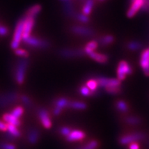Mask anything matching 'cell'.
<instances>
[{
	"mask_svg": "<svg viewBox=\"0 0 149 149\" xmlns=\"http://www.w3.org/2000/svg\"><path fill=\"white\" fill-rule=\"evenodd\" d=\"M21 100H22L23 103H24L25 105L28 106V107H30V106L32 105V102H31L30 98L27 96H26V95H22V96H21Z\"/></svg>",
	"mask_w": 149,
	"mask_h": 149,
	"instance_id": "obj_37",
	"label": "cell"
},
{
	"mask_svg": "<svg viewBox=\"0 0 149 149\" xmlns=\"http://www.w3.org/2000/svg\"><path fill=\"white\" fill-rule=\"evenodd\" d=\"M15 54L18 56L23 57V58H26V57L28 56V53L26 52L25 50L21 49H15Z\"/></svg>",
	"mask_w": 149,
	"mask_h": 149,
	"instance_id": "obj_35",
	"label": "cell"
},
{
	"mask_svg": "<svg viewBox=\"0 0 149 149\" xmlns=\"http://www.w3.org/2000/svg\"><path fill=\"white\" fill-rule=\"evenodd\" d=\"M113 41V37L112 36H105L104 37H102L100 40V42L102 45H107L109 44L112 43Z\"/></svg>",
	"mask_w": 149,
	"mask_h": 149,
	"instance_id": "obj_30",
	"label": "cell"
},
{
	"mask_svg": "<svg viewBox=\"0 0 149 149\" xmlns=\"http://www.w3.org/2000/svg\"><path fill=\"white\" fill-rule=\"evenodd\" d=\"M69 107L76 110H84L86 108V104L80 102H71L69 104Z\"/></svg>",
	"mask_w": 149,
	"mask_h": 149,
	"instance_id": "obj_23",
	"label": "cell"
},
{
	"mask_svg": "<svg viewBox=\"0 0 149 149\" xmlns=\"http://www.w3.org/2000/svg\"><path fill=\"white\" fill-rule=\"evenodd\" d=\"M64 1H66V0H64Z\"/></svg>",
	"mask_w": 149,
	"mask_h": 149,
	"instance_id": "obj_43",
	"label": "cell"
},
{
	"mask_svg": "<svg viewBox=\"0 0 149 149\" xmlns=\"http://www.w3.org/2000/svg\"><path fill=\"white\" fill-rule=\"evenodd\" d=\"M0 131H2V132L8 131V123L0 120Z\"/></svg>",
	"mask_w": 149,
	"mask_h": 149,
	"instance_id": "obj_39",
	"label": "cell"
},
{
	"mask_svg": "<svg viewBox=\"0 0 149 149\" xmlns=\"http://www.w3.org/2000/svg\"><path fill=\"white\" fill-rule=\"evenodd\" d=\"M41 11V6L40 5H35V6L30 7L27 11H26V16H30V17H35Z\"/></svg>",
	"mask_w": 149,
	"mask_h": 149,
	"instance_id": "obj_18",
	"label": "cell"
},
{
	"mask_svg": "<svg viewBox=\"0 0 149 149\" xmlns=\"http://www.w3.org/2000/svg\"><path fill=\"white\" fill-rule=\"evenodd\" d=\"M39 136H40V132L37 130L33 129L32 130H30V133L28 135L29 142L31 144L36 143L38 139H39Z\"/></svg>",
	"mask_w": 149,
	"mask_h": 149,
	"instance_id": "obj_19",
	"label": "cell"
},
{
	"mask_svg": "<svg viewBox=\"0 0 149 149\" xmlns=\"http://www.w3.org/2000/svg\"><path fill=\"white\" fill-rule=\"evenodd\" d=\"M85 51L81 49H63L60 50L59 54L64 58H75L80 57L84 55Z\"/></svg>",
	"mask_w": 149,
	"mask_h": 149,
	"instance_id": "obj_8",
	"label": "cell"
},
{
	"mask_svg": "<svg viewBox=\"0 0 149 149\" xmlns=\"http://www.w3.org/2000/svg\"><path fill=\"white\" fill-rule=\"evenodd\" d=\"M39 117L40 118L42 123L45 129H49L52 127V121L47 111L45 109H41L39 111Z\"/></svg>",
	"mask_w": 149,
	"mask_h": 149,
	"instance_id": "obj_12",
	"label": "cell"
},
{
	"mask_svg": "<svg viewBox=\"0 0 149 149\" xmlns=\"http://www.w3.org/2000/svg\"><path fill=\"white\" fill-rule=\"evenodd\" d=\"M1 148L2 149H16L14 145H11V144H3L1 146Z\"/></svg>",
	"mask_w": 149,
	"mask_h": 149,
	"instance_id": "obj_40",
	"label": "cell"
},
{
	"mask_svg": "<svg viewBox=\"0 0 149 149\" xmlns=\"http://www.w3.org/2000/svg\"><path fill=\"white\" fill-rule=\"evenodd\" d=\"M98 86L103 88H110V87H120L121 85L120 80L117 79H110L101 77L97 78Z\"/></svg>",
	"mask_w": 149,
	"mask_h": 149,
	"instance_id": "obj_4",
	"label": "cell"
},
{
	"mask_svg": "<svg viewBox=\"0 0 149 149\" xmlns=\"http://www.w3.org/2000/svg\"><path fill=\"white\" fill-rule=\"evenodd\" d=\"M71 132V130L68 127H62L60 129V133L64 136H68Z\"/></svg>",
	"mask_w": 149,
	"mask_h": 149,
	"instance_id": "obj_36",
	"label": "cell"
},
{
	"mask_svg": "<svg viewBox=\"0 0 149 149\" xmlns=\"http://www.w3.org/2000/svg\"><path fill=\"white\" fill-rule=\"evenodd\" d=\"M98 146V142L97 141H91L89 143L86 144V146H83V147H80L77 149H96L97 147Z\"/></svg>",
	"mask_w": 149,
	"mask_h": 149,
	"instance_id": "obj_27",
	"label": "cell"
},
{
	"mask_svg": "<svg viewBox=\"0 0 149 149\" xmlns=\"http://www.w3.org/2000/svg\"><path fill=\"white\" fill-rule=\"evenodd\" d=\"M24 42L27 45L33 46L36 48H48L49 46V42L46 40H41V39H37L36 37H33V36H29V37L24 39Z\"/></svg>",
	"mask_w": 149,
	"mask_h": 149,
	"instance_id": "obj_5",
	"label": "cell"
},
{
	"mask_svg": "<svg viewBox=\"0 0 149 149\" xmlns=\"http://www.w3.org/2000/svg\"><path fill=\"white\" fill-rule=\"evenodd\" d=\"M79 92H80V93H81L83 95H84V96H89V95H90L92 94V93H93V92H92L87 86H82L81 88H80V89H79Z\"/></svg>",
	"mask_w": 149,
	"mask_h": 149,
	"instance_id": "obj_34",
	"label": "cell"
},
{
	"mask_svg": "<svg viewBox=\"0 0 149 149\" xmlns=\"http://www.w3.org/2000/svg\"><path fill=\"white\" fill-rule=\"evenodd\" d=\"M8 30L6 26L0 25V36H6V35L8 34Z\"/></svg>",
	"mask_w": 149,
	"mask_h": 149,
	"instance_id": "obj_38",
	"label": "cell"
},
{
	"mask_svg": "<svg viewBox=\"0 0 149 149\" xmlns=\"http://www.w3.org/2000/svg\"><path fill=\"white\" fill-rule=\"evenodd\" d=\"M24 24V34H23V40L30 36V33L34 26V17L25 15Z\"/></svg>",
	"mask_w": 149,
	"mask_h": 149,
	"instance_id": "obj_7",
	"label": "cell"
},
{
	"mask_svg": "<svg viewBox=\"0 0 149 149\" xmlns=\"http://www.w3.org/2000/svg\"><path fill=\"white\" fill-rule=\"evenodd\" d=\"M117 109L119 110L120 111L122 112H127L128 111V105L127 103L123 101H118L116 104Z\"/></svg>",
	"mask_w": 149,
	"mask_h": 149,
	"instance_id": "obj_25",
	"label": "cell"
},
{
	"mask_svg": "<svg viewBox=\"0 0 149 149\" xmlns=\"http://www.w3.org/2000/svg\"><path fill=\"white\" fill-rule=\"evenodd\" d=\"M75 17L77 19L78 21H81L83 23H87L89 21V17H87V15H84V14H77Z\"/></svg>",
	"mask_w": 149,
	"mask_h": 149,
	"instance_id": "obj_32",
	"label": "cell"
},
{
	"mask_svg": "<svg viewBox=\"0 0 149 149\" xmlns=\"http://www.w3.org/2000/svg\"><path fill=\"white\" fill-rule=\"evenodd\" d=\"M17 94L15 93H9L6 95H4L3 96H0V106L5 107L15 102L17 98Z\"/></svg>",
	"mask_w": 149,
	"mask_h": 149,
	"instance_id": "obj_13",
	"label": "cell"
},
{
	"mask_svg": "<svg viewBox=\"0 0 149 149\" xmlns=\"http://www.w3.org/2000/svg\"><path fill=\"white\" fill-rule=\"evenodd\" d=\"M98 1H100V2H103V1H104V0H98Z\"/></svg>",
	"mask_w": 149,
	"mask_h": 149,
	"instance_id": "obj_42",
	"label": "cell"
},
{
	"mask_svg": "<svg viewBox=\"0 0 149 149\" xmlns=\"http://www.w3.org/2000/svg\"><path fill=\"white\" fill-rule=\"evenodd\" d=\"M145 0H132V5L127 11V17H132L139 11L140 8H142Z\"/></svg>",
	"mask_w": 149,
	"mask_h": 149,
	"instance_id": "obj_9",
	"label": "cell"
},
{
	"mask_svg": "<svg viewBox=\"0 0 149 149\" xmlns=\"http://www.w3.org/2000/svg\"><path fill=\"white\" fill-rule=\"evenodd\" d=\"M132 74V68L128 64V63L122 61L119 63L118 68H117V77L118 79L123 80L126 78L127 74Z\"/></svg>",
	"mask_w": 149,
	"mask_h": 149,
	"instance_id": "obj_6",
	"label": "cell"
},
{
	"mask_svg": "<svg viewBox=\"0 0 149 149\" xmlns=\"http://www.w3.org/2000/svg\"><path fill=\"white\" fill-rule=\"evenodd\" d=\"M146 138V135L142 132H136L132 134L126 135L120 139V143L121 145H127L130 143H133L137 141H140Z\"/></svg>",
	"mask_w": 149,
	"mask_h": 149,
	"instance_id": "obj_3",
	"label": "cell"
},
{
	"mask_svg": "<svg viewBox=\"0 0 149 149\" xmlns=\"http://www.w3.org/2000/svg\"><path fill=\"white\" fill-rule=\"evenodd\" d=\"M93 5H94V0H86L85 5L83 8V14L89 15L93 9Z\"/></svg>",
	"mask_w": 149,
	"mask_h": 149,
	"instance_id": "obj_20",
	"label": "cell"
},
{
	"mask_svg": "<svg viewBox=\"0 0 149 149\" xmlns=\"http://www.w3.org/2000/svg\"><path fill=\"white\" fill-rule=\"evenodd\" d=\"M64 9L65 13L69 15L70 17H75L76 15H77L75 13V11H74V5L72 4L70 1H68V0L65 1L64 4Z\"/></svg>",
	"mask_w": 149,
	"mask_h": 149,
	"instance_id": "obj_17",
	"label": "cell"
},
{
	"mask_svg": "<svg viewBox=\"0 0 149 149\" xmlns=\"http://www.w3.org/2000/svg\"><path fill=\"white\" fill-rule=\"evenodd\" d=\"M140 64L146 76H149V49L142 52L140 60Z\"/></svg>",
	"mask_w": 149,
	"mask_h": 149,
	"instance_id": "obj_10",
	"label": "cell"
},
{
	"mask_svg": "<svg viewBox=\"0 0 149 149\" xmlns=\"http://www.w3.org/2000/svg\"><path fill=\"white\" fill-rule=\"evenodd\" d=\"M8 131L14 137H19V136H21V133H20L19 130H17V127L14 126V125L8 123Z\"/></svg>",
	"mask_w": 149,
	"mask_h": 149,
	"instance_id": "obj_24",
	"label": "cell"
},
{
	"mask_svg": "<svg viewBox=\"0 0 149 149\" xmlns=\"http://www.w3.org/2000/svg\"><path fill=\"white\" fill-rule=\"evenodd\" d=\"M85 132L80 130H73L70 133V135L67 136V140L68 142H75L79 141L85 138Z\"/></svg>",
	"mask_w": 149,
	"mask_h": 149,
	"instance_id": "obj_14",
	"label": "cell"
},
{
	"mask_svg": "<svg viewBox=\"0 0 149 149\" xmlns=\"http://www.w3.org/2000/svg\"><path fill=\"white\" fill-rule=\"evenodd\" d=\"M89 55L93 60L96 61L99 63H102V64H104L108 60V58L107 55H103V54H99V53L95 52H91Z\"/></svg>",
	"mask_w": 149,
	"mask_h": 149,
	"instance_id": "obj_16",
	"label": "cell"
},
{
	"mask_svg": "<svg viewBox=\"0 0 149 149\" xmlns=\"http://www.w3.org/2000/svg\"><path fill=\"white\" fill-rule=\"evenodd\" d=\"M71 31L74 33L85 36H92L94 34V31L91 28L83 26H74L71 28Z\"/></svg>",
	"mask_w": 149,
	"mask_h": 149,
	"instance_id": "obj_11",
	"label": "cell"
},
{
	"mask_svg": "<svg viewBox=\"0 0 149 149\" xmlns=\"http://www.w3.org/2000/svg\"><path fill=\"white\" fill-rule=\"evenodd\" d=\"M127 47L130 49V50L136 51V50H138V49H141V47H142V44L140 43L139 42L137 41L130 42L128 44V45H127Z\"/></svg>",
	"mask_w": 149,
	"mask_h": 149,
	"instance_id": "obj_28",
	"label": "cell"
},
{
	"mask_svg": "<svg viewBox=\"0 0 149 149\" xmlns=\"http://www.w3.org/2000/svg\"><path fill=\"white\" fill-rule=\"evenodd\" d=\"M69 104H70V102H69L67 98H61L55 102V107L63 110L64 108H66V107L69 106Z\"/></svg>",
	"mask_w": 149,
	"mask_h": 149,
	"instance_id": "obj_21",
	"label": "cell"
},
{
	"mask_svg": "<svg viewBox=\"0 0 149 149\" xmlns=\"http://www.w3.org/2000/svg\"><path fill=\"white\" fill-rule=\"evenodd\" d=\"M97 47H98V42H97L96 41H92L86 45L84 51H85L86 54L89 55L91 52H94V50L96 49Z\"/></svg>",
	"mask_w": 149,
	"mask_h": 149,
	"instance_id": "obj_22",
	"label": "cell"
},
{
	"mask_svg": "<svg viewBox=\"0 0 149 149\" xmlns=\"http://www.w3.org/2000/svg\"><path fill=\"white\" fill-rule=\"evenodd\" d=\"M126 122L128 124L137 125L141 123V119L137 117H128L126 118Z\"/></svg>",
	"mask_w": 149,
	"mask_h": 149,
	"instance_id": "obj_26",
	"label": "cell"
},
{
	"mask_svg": "<svg viewBox=\"0 0 149 149\" xmlns=\"http://www.w3.org/2000/svg\"><path fill=\"white\" fill-rule=\"evenodd\" d=\"M24 18L19 20L18 22L17 23L13 39H12V42L11 43V49H18L19 45L21 44V40H23V34H24Z\"/></svg>",
	"mask_w": 149,
	"mask_h": 149,
	"instance_id": "obj_1",
	"label": "cell"
},
{
	"mask_svg": "<svg viewBox=\"0 0 149 149\" xmlns=\"http://www.w3.org/2000/svg\"><path fill=\"white\" fill-rule=\"evenodd\" d=\"M86 86L87 87H88L91 91H92V92H93V91L96 90L97 87H98V83L97 80H95V79H90V80H89V81L86 83Z\"/></svg>",
	"mask_w": 149,
	"mask_h": 149,
	"instance_id": "obj_29",
	"label": "cell"
},
{
	"mask_svg": "<svg viewBox=\"0 0 149 149\" xmlns=\"http://www.w3.org/2000/svg\"><path fill=\"white\" fill-rule=\"evenodd\" d=\"M23 113H24V109H23L22 107H21V106H18V107H17L16 108H15V109L11 111V114L12 115H14L15 117H16L17 118H20V117L22 116Z\"/></svg>",
	"mask_w": 149,
	"mask_h": 149,
	"instance_id": "obj_31",
	"label": "cell"
},
{
	"mask_svg": "<svg viewBox=\"0 0 149 149\" xmlns=\"http://www.w3.org/2000/svg\"><path fill=\"white\" fill-rule=\"evenodd\" d=\"M2 118H3L4 121L6 122L7 123L14 125V126H16V127L20 126L21 123V121L19 120L18 118H17L16 117L12 115L11 113H5V114L2 116Z\"/></svg>",
	"mask_w": 149,
	"mask_h": 149,
	"instance_id": "obj_15",
	"label": "cell"
},
{
	"mask_svg": "<svg viewBox=\"0 0 149 149\" xmlns=\"http://www.w3.org/2000/svg\"><path fill=\"white\" fill-rule=\"evenodd\" d=\"M27 65H28V61L26 59H22L17 64L15 78H16V81L17 82L18 84H22L24 83Z\"/></svg>",
	"mask_w": 149,
	"mask_h": 149,
	"instance_id": "obj_2",
	"label": "cell"
},
{
	"mask_svg": "<svg viewBox=\"0 0 149 149\" xmlns=\"http://www.w3.org/2000/svg\"><path fill=\"white\" fill-rule=\"evenodd\" d=\"M105 89L108 93L112 95L118 94L121 92V89L120 87H110V88H106Z\"/></svg>",
	"mask_w": 149,
	"mask_h": 149,
	"instance_id": "obj_33",
	"label": "cell"
},
{
	"mask_svg": "<svg viewBox=\"0 0 149 149\" xmlns=\"http://www.w3.org/2000/svg\"><path fill=\"white\" fill-rule=\"evenodd\" d=\"M130 149H139V146L138 144L132 143L130 146Z\"/></svg>",
	"mask_w": 149,
	"mask_h": 149,
	"instance_id": "obj_41",
	"label": "cell"
}]
</instances>
